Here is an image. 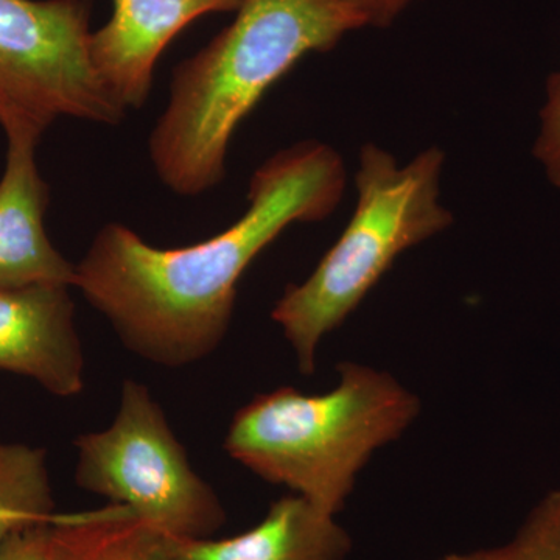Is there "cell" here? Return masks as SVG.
Returning a JSON list of instances; mask_svg holds the SVG:
<instances>
[{
  "label": "cell",
  "mask_w": 560,
  "mask_h": 560,
  "mask_svg": "<svg viewBox=\"0 0 560 560\" xmlns=\"http://www.w3.org/2000/svg\"><path fill=\"white\" fill-rule=\"evenodd\" d=\"M0 179V290L38 283L77 285V265L51 245L44 230L49 186L36 164L38 139L9 136Z\"/></svg>",
  "instance_id": "9"
},
{
  "label": "cell",
  "mask_w": 560,
  "mask_h": 560,
  "mask_svg": "<svg viewBox=\"0 0 560 560\" xmlns=\"http://www.w3.org/2000/svg\"><path fill=\"white\" fill-rule=\"evenodd\" d=\"M50 523L18 530L0 545V560H46Z\"/></svg>",
  "instance_id": "15"
},
{
  "label": "cell",
  "mask_w": 560,
  "mask_h": 560,
  "mask_svg": "<svg viewBox=\"0 0 560 560\" xmlns=\"http://www.w3.org/2000/svg\"><path fill=\"white\" fill-rule=\"evenodd\" d=\"M335 388L316 396L283 386L235 412L224 438L232 459L338 515L372 456L400 440L420 399L389 372L345 361Z\"/></svg>",
  "instance_id": "3"
},
{
  "label": "cell",
  "mask_w": 560,
  "mask_h": 560,
  "mask_svg": "<svg viewBox=\"0 0 560 560\" xmlns=\"http://www.w3.org/2000/svg\"><path fill=\"white\" fill-rule=\"evenodd\" d=\"M70 287L0 290V371L24 375L57 397L84 389V353Z\"/></svg>",
  "instance_id": "7"
},
{
  "label": "cell",
  "mask_w": 560,
  "mask_h": 560,
  "mask_svg": "<svg viewBox=\"0 0 560 560\" xmlns=\"http://www.w3.org/2000/svg\"><path fill=\"white\" fill-rule=\"evenodd\" d=\"M235 13L173 70L167 108L151 131L154 171L183 197L224 179L232 136L276 81L308 54L364 28L341 0H243Z\"/></svg>",
  "instance_id": "2"
},
{
  "label": "cell",
  "mask_w": 560,
  "mask_h": 560,
  "mask_svg": "<svg viewBox=\"0 0 560 560\" xmlns=\"http://www.w3.org/2000/svg\"><path fill=\"white\" fill-rule=\"evenodd\" d=\"M46 560H165V536L124 504L110 503L55 515Z\"/></svg>",
  "instance_id": "11"
},
{
  "label": "cell",
  "mask_w": 560,
  "mask_h": 560,
  "mask_svg": "<svg viewBox=\"0 0 560 560\" xmlns=\"http://www.w3.org/2000/svg\"><path fill=\"white\" fill-rule=\"evenodd\" d=\"M75 447L79 488L124 504L162 536L210 539L226 525L220 497L194 470L143 383L125 381L114 422L81 434Z\"/></svg>",
  "instance_id": "5"
},
{
  "label": "cell",
  "mask_w": 560,
  "mask_h": 560,
  "mask_svg": "<svg viewBox=\"0 0 560 560\" xmlns=\"http://www.w3.org/2000/svg\"><path fill=\"white\" fill-rule=\"evenodd\" d=\"M352 537L337 515L290 493L254 528L228 539L165 537V560H346Z\"/></svg>",
  "instance_id": "10"
},
{
  "label": "cell",
  "mask_w": 560,
  "mask_h": 560,
  "mask_svg": "<svg viewBox=\"0 0 560 560\" xmlns=\"http://www.w3.org/2000/svg\"><path fill=\"white\" fill-rule=\"evenodd\" d=\"M360 18L363 27L386 28L422 0H341Z\"/></svg>",
  "instance_id": "14"
},
{
  "label": "cell",
  "mask_w": 560,
  "mask_h": 560,
  "mask_svg": "<svg viewBox=\"0 0 560 560\" xmlns=\"http://www.w3.org/2000/svg\"><path fill=\"white\" fill-rule=\"evenodd\" d=\"M438 560H560V489L536 504L506 544L451 552Z\"/></svg>",
  "instance_id": "12"
},
{
  "label": "cell",
  "mask_w": 560,
  "mask_h": 560,
  "mask_svg": "<svg viewBox=\"0 0 560 560\" xmlns=\"http://www.w3.org/2000/svg\"><path fill=\"white\" fill-rule=\"evenodd\" d=\"M92 0H0V125L40 139L60 117L119 125L127 108L92 65Z\"/></svg>",
  "instance_id": "6"
},
{
  "label": "cell",
  "mask_w": 560,
  "mask_h": 560,
  "mask_svg": "<svg viewBox=\"0 0 560 560\" xmlns=\"http://www.w3.org/2000/svg\"><path fill=\"white\" fill-rule=\"evenodd\" d=\"M534 158L548 180L560 190V68L547 81L540 109V127L533 147Z\"/></svg>",
  "instance_id": "13"
},
{
  "label": "cell",
  "mask_w": 560,
  "mask_h": 560,
  "mask_svg": "<svg viewBox=\"0 0 560 560\" xmlns=\"http://www.w3.org/2000/svg\"><path fill=\"white\" fill-rule=\"evenodd\" d=\"M345 187L340 153L304 140L254 172L248 209L208 241L156 248L124 224H106L77 265L75 287L136 355L189 366L226 337L246 268L291 224L331 215Z\"/></svg>",
  "instance_id": "1"
},
{
  "label": "cell",
  "mask_w": 560,
  "mask_h": 560,
  "mask_svg": "<svg viewBox=\"0 0 560 560\" xmlns=\"http://www.w3.org/2000/svg\"><path fill=\"white\" fill-rule=\"evenodd\" d=\"M444 164L438 147L405 164L377 143L361 147L352 219L315 271L287 287L271 312L302 375L315 374L320 341L359 308L405 250L452 226L441 201Z\"/></svg>",
  "instance_id": "4"
},
{
  "label": "cell",
  "mask_w": 560,
  "mask_h": 560,
  "mask_svg": "<svg viewBox=\"0 0 560 560\" xmlns=\"http://www.w3.org/2000/svg\"><path fill=\"white\" fill-rule=\"evenodd\" d=\"M243 0H113L109 21L92 32V65L125 108L149 101L154 66L184 27L210 13H231Z\"/></svg>",
  "instance_id": "8"
}]
</instances>
